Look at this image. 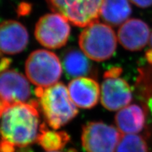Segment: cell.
Returning <instances> with one entry per match:
<instances>
[{"mask_svg": "<svg viewBox=\"0 0 152 152\" xmlns=\"http://www.w3.org/2000/svg\"><path fill=\"white\" fill-rule=\"evenodd\" d=\"M37 101L9 106L0 116V142L17 149L37 142L41 125Z\"/></svg>", "mask_w": 152, "mask_h": 152, "instance_id": "6da1fadb", "label": "cell"}, {"mask_svg": "<svg viewBox=\"0 0 152 152\" xmlns=\"http://www.w3.org/2000/svg\"><path fill=\"white\" fill-rule=\"evenodd\" d=\"M35 94L38 99L39 109L47 125L54 130L64 126L78 113L64 83H58L45 88L37 87Z\"/></svg>", "mask_w": 152, "mask_h": 152, "instance_id": "7a4b0ae2", "label": "cell"}, {"mask_svg": "<svg viewBox=\"0 0 152 152\" xmlns=\"http://www.w3.org/2000/svg\"><path fill=\"white\" fill-rule=\"evenodd\" d=\"M83 52L95 61H104L113 56L117 47L115 32L108 24L96 21L84 28L79 36Z\"/></svg>", "mask_w": 152, "mask_h": 152, "instance_id": "3957f363", "label": "cell"}, {"mask_svg": "<svg viewBox=\"0 0 152 152\" xmlns=\"http://www.w3.org/2000/svg\"><path fill=\"white\" fill-rule=\"evenodd\" d=\"M26 73L28 80L37 87L52 86L59 80L62 66L54 52L45 49L34 51L26 62Z\"/></svg>", "mask_w": 152, "mask_h": 152, "instance_id": "277c9868", "label": "cell"}, {"mask_svg": "<svg viewBox=\"0 0 152 152\" xmlns=\"http://www.w3.org/2000/svg\"><path fill=\"white\" fill-rule=\"evenodd\" d=\"M54 12L76 26L85 28L97 21L104 0H46Z\"/></svg>", "mask_w": 152, "mask_h": 152, "instance_id": "5b68a950", "label": "cell"}, {"mask_svg": "<svg viewBox=\"0 0 152 152\" xmlns=\"http://www.w3.org/2000/svg\"><path fill=\"white\" fill-rule=\"evenodd\" d=\"M121 136V132L113 125L92 121L83 127L82 145L86 152H115Z\"/></svg>", "mask_w": 152, "mask_h": 152, "instance_id": "8992f818", "label": "cell"}, {"mask_svg": "<svg viewBox=\"0 0 152 152\" xmlns=\"http://www.w3.org/2000/svg\"><path fill=\"white\" fill-rule=\"evenodd\" d=\"M71 33L69 21L58 13L45 15L35 26V36L38 42L49 49H59L66 45Z\"/></svg>", "mask_w": 152, "mask_h": 152, "instance_id": "52a82bcc", "label": "cell"}, {"mask_svg": "<svg viewBox=\"0 0 152 152\" xmlns=\"http://www.w3.org/2000/svg\"><path fill=\"white\" fill-rule=\"evenodd\" d=\"M121 72V68L114 67L104 73L101 87V102L109 111H119L128 106L132 99L130 85L119 77Z\"/></svg>", "mask_w": 152, "mask_h": 152, "instance_id": "ba28073f", "label": "cell"}, {"mask_svg": "<svg viewBox=\"0 0 152 152\" xmlns=\"http://www.w3.org/2000/svg\"><path fill=\"white\" fill-rule=\"evenodd\" d=\"M30 86L20 72L6 69L0 72V99L7 106L30 102Z\"/></svg>", "mask_w": 152, "mask_h": 152, "instance_id": "9c48e42d", "label": "cell"}, {"mask_svg": "<svg viewBox=\"0 0 152 152\" xmlns=\"http://www.w3.org/2000/svg\"><path fill=\"white\" fill-rule=\"evenodd\" d=\"M28 41V30L20 22L9 20L0 23V52L18 54L26 49Z\"/></svg>", "mask_w": 152, "mask_h": 152, "instance_id": "30bf717a", "label": "cell"}, {"mask_svg": "<svg viewBox=\"0 0 152 152\" xmlns=\"http://www.w3.org/2000/svg\"><path fill=\"white\" fill-rule=\"evenodd\" d=\"M148 25L138 18L128 19L121 25L118 31V39L125 49L140 51L146 46L150 39Z\"/></svg>", "mask_w": 152, "mask_h": 152, "instance_id": "8fae6325", "label": "cell"}, {"mask_svg": "<svg viewBox=\"0 0 152 152\" xmlns=\"http://www.w3.org/2000/svg\"><path fill=\"white\" fill-rule=\"evenodd\" d=\"M68 90L72 102L80 109H89L94 107L101 95L98 83L89 77L72 80L68 84Z\"/></svg>", "mask_w": 152, "mask_h": 152, "instance_id": "7c38bea8", "label": "cell"}, {"mask_svg": "<svg viewBox=\"0 0 152 152\" xmlns=\"http://www.w3.org/2000/svg\"><path fill=\"white\" fill-rule=\"evenodd\" d=\"M115 123L121 134H137L145 125L146 112L137 104L128 105L115 114Z\"/></svg>", "mask_w": 152, "mask_h": 152, "instance_id": "4fadbf2b", "label": "cell"}, {"mask_svg": "<svg viewBox=\"0 0 152 152\" xmlns=\"http://www.w3.org/2000/svg\"><path fill=\"white\" fill-rule=\"evenodd\" d=\"M88 58L80 51L68 50L63 58V66L66 75L73 79L90 76L92 73V66Z\"/></svg>", "mask_w": 152, "mask_h": 152, "instance_id": "5bb4252c", "label": "cell"}, {"mask_svg": "<svg viewBox=\"0 0 152 152\" xmlns=\"http://www.w3.org/2000/svg\"><path fill=\"white\" fill-rule=\"evenodd\" d=\"M131 13L128 0H104L100 16L108 24L117 26L127 21Z\"/></svg>", "mask_w": 152, "mask_h": 152, "instance_id": "9a60e30c", "label": "cell"}, {"mask_svg": "<svg viewBox=\"0 0 152 152\" xmlns=\"http://www.w3.org/2000/svg\"><path fill=\"white\" fill-rule=\"evenodd\" d=\"M70 140V136L64 131L50 130L45 123H42L37 142L47 151L61 149Z\"/></svg>", "mask_w": 152, "mask_h": 152, "instance_id": "2e32d148", "label": "cell"}, {"mask_svg": "<svg viewBox=\"0 0 152 152\" xmlns=\"http://www.w3.org/2000/svg\"><path fill=\"white\" fill-rule=\"evenodd\" d=\"M115 152H148L145 139L137 134L121 136Z\"/></svg>", "mask_w": 152, "mask_h": 152, "instance_id": "e0dca14e", "label": "cell"}, {"mask_svg": "<svg viewBox=\"0 0 152 152\" xmlns=\"http://www.w3.org/2000/svg\"><path fill=\"white\" fill-rule=\"evenodd\" d=\"M134 5L141 8H147L152 5V0H130Z\"/></svg>", "mask_w": 152, "mask_h": 152, "instance_id": "ac0fdd59", "label": "cell"}, {"mask_svg": "<svg viewBox=\"0 0 152 152\" xmlns=\"http://www.w3.org/2000/svg\"><path fill=\"white\" fill-rule=\"evenodd\" d=\"M15 152H34V151L29 147L17 148Z\"/></svg>", "mask_w": 152, "mask_h": 152, "instance_id": "d6986e66", "label": "cell"}, {"mask_svg": "<svg viewBox=\"0 0 152 152\" xmlns=\"http://www.w3.org/2000/svg\"><path fill=\"white\" fill-rule=\"evenodd\" d=\"M7 107V106L0 99V116H1V114H2L4 111Z\"/></svg>", "mask_w": 152, "mask_h": 152, "instance_id": "ffe728a7", "label": "cell"}, {"mask_svg": "<svg viewBox=\"0 0 152 152\" xmlns=\"http://www.w3.org/2000/svg\"><path fill=\"white\" fill-rule=\"evenodd\" d=\"M149 45H150V49L152 51V32L151 34V36H150V39H149Z\"/></svg>", "mask_w": 152, "mask_h": 152, "instance_id": "44dd1931", "label": "cell"}, {"mask_svg": "<svg viewBox=\"0 0 152 152\" xmlns=\"http://www.w3.org/2000/svg\"><path fill=\"white\" fill-rule=\"evenodd\" d=\"M67 152H77V151L74 149H70L68 150Z\"/></svg>", "mask_w": 152, "mask_h": 152, "instance_id": "7402d4cb", "label": "cell"}, {"mask_svg": "<svg viewBox=\"0 0 152 152\" xmlns=\"http://www.w3.org/2000/svg\"><path fill=\"white\" fill-rule=\"evenodd\" d=\"M47 152H61V151H47Z\"/></svg>", "mask_w": 152, "mask_h": 152, "instance_id": "603a6c76", "label": "cell"}]
</instances>
